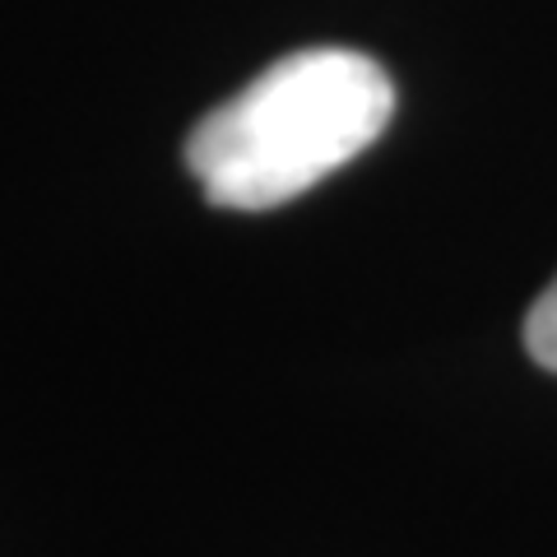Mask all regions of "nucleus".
<instances>
[{"label": "nucleus", "instance_id": "1", "mask_svg": "<svg viewBox=\"0 0 557 557\" xmlns=\"http://www.w3.org/2000/svg\"><path fill=\"white\" fill-rule=\"evenodd\" d=\"M395 116V84L372 57L307 47L214 108L186 139V168L219 209H274L354 163Z\"/></svg>", "mask_w": 557, "mask_h": 557}, {"label": "nucleus", "instance_id": "2", "mask_svg": "<svg viewBox=\"0 0 557 557\" xmlns=\"http://www.w3.org/2000/svg\"><path fill=\"white\" fill-rule=\"evenodd\" d=\"M525 348H530V358L539 362V368L557 372V278L544 293H539L534 307H530V317H525Z\"/></svg>", "mask_w": 557, "mask_h": 557}]
</instances>
